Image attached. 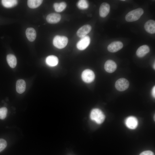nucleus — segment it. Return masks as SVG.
Segmentation results:
<instances>
[{"label":"nucleus","mask_w":155,"mask_h":155,"mask_svg":"<svg viewBox=\"0 0 155 155\" xmlns=\"http://www.w3.org/2000/svg\"><path fill=\"white\" fill-rule=\"evenodd\" d=\"M42 1V0H28L27 1V4L30 8H35L39 7Z\"/></svg>","instance_id":"20"},{"label":"nucleus","mask_w":155,"mask_h":155,"mask_svg":"<svg viewBox=\"0 0 155 155\" xmlns=\"http://www.w3.org/2000/svg\"><path fill=\"white\" fill-rule=\"evenodd\" d=\"M90 41V39L89 36H86L82 38L77 42L76 45L77 47L79 50H84L88 46Z\"/></svg>","instance_id":"6"},{"label":"nucleus","mask_w":155,"mask_h":155,"mask_svg":"<svg viewBox=\"0 0 155 155\" xmlns=\"http://www.w3.org/2000/svg\"><path fill=\"white\" fill-rule=\"evenodd\" d=\"M144 12L143 9L141 8L132 10L126 15V20L128 22H132L138 20Z\"/></svg>","instance_id":"2"},{"label":"nucleus","mask_w":155,"mask_h":155,"mask_svg":"<svg viewBox=\"0 0 155 155\" xmlns=\"http://www.w3.org/2000/svg\"><path fill=\"white\" fill-rule=\"evenodd\" d=\"M110 5L106 3H103L100 5L99 10L100 16L102 18L106 17L109 12Z\"/></svg>","instance_id":"10"},{"label":"nucleus","mask_w":155,"mask_h":155,"mask_svg":"<svg viewBox=\"0 0 155 155\" xmlns=\"http://www.w3.org/2000/svg\"><path fill=\"white\" fill-rule=\"evenodd\" d=\"M1 2L5 7L11 8L16 5L18 3V1L16 0H2Z\"/></svg>","instance_id":"21"},{"label":"nucleus","mask_w":155,"mask_h":155,"mask_svg":"<svg viewBox=\"0 0 155 155\" xmlns=\"http://www.w3.org/2000/svg\"><path fill=\"white\" fill-rule=\"evenodd\" d=\"M26 36L28 40L30 42H33L35 39L36 37V32L35 29L32 28H27L26 31Z\"/></svg>","instance_id":"16"},{"label":"nucleus","mask_w":155,"mask_h":155,"mask_svg":"<svg viewBox=\"0 0 155 155\" xmlns=\"http://www.w3.org/2000/svg\"><path fill=\"white\" fill-rule=\"evenodd\" d=\"M58 58L54 55L49 56L46 59V63L50 66H54L58 64Z\"/></svg>","instance_id":"17"},{"label":"nucleus","mask_w":155,"mask_h":155,"mask_svg":"<svg viewBox=\"0 0 155 155\" xmlns=\"http://www.w3.org/2000/svg\"><path fill=\"white\" fill-rule=\"evenodd\" d=\"M123 46V44L121 42L115 41L110 44L108 46L107 49L109 52L114 53L121 49Z\"/></svg>","instance_id":"8"},{"label":"nucleus","mask_w":155,"mask_h":155,"mask_svg":"<svg viewBox=\"0 0 155 155\" xmlns=\"http://www.w3.org/2000/svg\"><path fill=\"white\" fill-rule=\"evenodd\" d=\"M92 29L91 26L89 25H84L80 28L77 32V36L82 38L86 36Z\"/></svg>","instance_id":"9"},{"label":"nucleus","mask_w":155,"mask_h":155,"mask_svg":"<svg viewBox=\"0 0 155 155\" xmlns=\"http://www.w3.org/2000/svg\"><path fill=\"white\" fill-rule=\"evenodd\" d=\"M145 30L148 33L153 34L155 33V22L153 20H149L144 24Z\"/></svg>","instance_id":"13"},{"label":"nucleus","mask_w":155,"mask_h":155,"mask_svg":"<svg viewBox=\"0 0 155 155\" xmlns=\"http://www.w3.org/2000/svg\"><path fill=\"white\" fill-rule=\"evenodd\" d=\"M90 117L92 121L98 124L102 123L104 121L105 116L103 112L100 109H93L90 113Z\"/></svg>","instance_id":"1"},{"label":"nucleus","mask_w":155,"mask_h":155,"mask_svg":"<svg viewBox=\"0 0 155 155\" xmlns=\"http://www.w3.org/2000/svg\"><path fill=\"white\" fill-rule=\"evenodd\" d=\"M153 67H154V68L155 69V63H154V65H153Z\"/></svg>","instance_id":"27"},{"label":"nucleus","mask_w":155,"mask_h":155,"mask_svg":"<svg viewBox=\"0 0 155 155\" xmlns=\"http://www.w3.org/2000/svg\"><path fill=\"white\" fill-rule=\"evenodd\" d=\"M61 18V16L60 14L56 13H52L47 15L46 20L49 23L55 24L58 22Z\"/></svg>","instance_id":"12"},{"label":"nucleus","mask_w":155,"mask_h":155,"mask_svg":"<svg viewBox=\"0 0 155 155\" xmlns=\"http://www.w3.org/2000/svg\"><path fill=\"white\" fill-rule=\"evenodd\" d=\"M7 146L6 141L3 139L0 138V152L4 150Z\"/></svg>","instance_id":"24"},{"label":"nucleus","mask_w":155,"mask_h":155,"mask_svg":"<svg viewBox=\"0 0 155 155\" xmlns=\"http://www.w3.org/2000/svg\"><path fill=\"white\" fill-rule=\"evenodd\" d=\"M66 4L64 2H62L60 3H55L53 5L55 10L58 12L63 11L66 8Z\"/></svg>","instance_id":"19"},{"label":"nucleus","mask_w":155,"mask_h":155,"mask_svg":"<svg viewBox=\"0 0 155 155\" xmlns=\"http://www.w3.org/2000/svg\"><path fill=\"white\" fill-rule=\"evenodd\" d=\"M125 123L126 126L131 129H134L137 126L138 121L137 119L133 116L128 117L126 119Z\"/></svg>","instance_id":"7"},{"label":"nucleus","mask_w":155,"mask_h":155,"mask_svg":"<svg viewBox=\"0 0 155 155\" xmlns=\"http://www.w3.org/2000/svg\"><path fill=\"white\" fill-rule=\"evenodd\" d=\"M7 109L6 107H2L0 108V119H3L6 117Z\"/></svg>","instance_id":"23"},{"label":"nucleus","mask_w":155,"mask_h":155,"mask_svg":"<svg viewBox=\"0 0 155 155\" xmlns=\"http://www.w3.org/2000/svg\"><path fill=\"white\" fill-rule=\"evenodd\" d=\"M129 83L124 78H121L118 80L115 83V87L118 90L122 91L125 90L129 87Z\"/></svg>","instance_id":"5"},{"label":"nucleus","mask_w":155,"mask_h":155,"mask_svg":"<svg viewBox=\"0 0 155 155\" xmlns=\"http://www.w3.org/2000/svg\"><path fill=\"white\" fill-rule=\"evenodd\" d=\"M77 6L80 9H85L88 7L89 4L87 1L80 0L77 3Z\"/></svg>","instance_id":"22"},{"label":"nucleus","mask_w":155,"mask_h":155,"mask_svg":"<svg viewBox=\"0 0 155 155\" xmlns=\"http://www.w3.org/2000/svg\"><path fill=\"white\" fill-rule=\"evenodd\" d=\"M82 78L84 82L90 83L94 81L95 78V74L92 70L90 69H86L82 72Z\"/></svg>","instance_id":"4"},{"label":"nucleus","mask_w":155,"mask_h":155,"mask_svg":"<svg viewBox=\"0 0 155 155\" xmlns=\"http://www.w3.org/2000/svg\"><path fill=\"white\" fill-rule=\"evenodd\" d=\"M104 67L106 71L109 73H112L115 71L117 69V65L114 61L109 60L105 62Z\"/></svg>","instance_id":"11"},{"label":"nucleus","mask_w":155,"mask_h":155,"mask_svg":"<svg viewBox=\"0 0 155 155\" xmlns=\"http://www.w3.org/2000/svg\"><path fill=\"white\" fill-rule=\"evenodd\" d=\"M152 94L154 98L155 97V87L154 86V87H153L152 89Z\"/></svg>","instance_id":"26"},{"label":"nucleus","mask_w":155,"mask_h":155,"mask_svg":"<svg viewBox=\"0 0 155 155\" xmlns=\"http://www.w3.org/2000/svg\"><path fill=\"white\" fill-rule=\"evenodd\" d=\"M68 42L67 38L64 36L57 35L54 38L53 44L56 48L62 49L65 47Z\"/></svg>","instance_id":"3"},{"label":"nucleus","mask_w":155,"mask_h":155,"mask_svg":"<svg viewBox=\"0 0 155 155\" xmlns=\"http://www.w3.org/2000/svg\"><path fill=\"white\" fill-rule=\"evenodd\" d=\"M26 84L22 79L18 80L16 82V88L17 92L20 94L24 92L26 89Z\"/></svg>","instance_id":"15"},{"label":"nucleus","mask_w":155,"mask_h":155,"mask_svg":"<svg viewBox=\"0 0 155 155\" xmlns=\"http://www.w3.org/2000/svg\"><path fill=\"white\" fill-rule=\"evenodd\" d=\"M139 155H154V153L151 151L147 150L143 151Z\"/></svg>","instance_id":"25"},{"label":"nucleus","mask_w":155,"mask_h":155,"mask_svg":"<svg viewBox=\"0 0 155 155\" xmlns=\"http://www.w3.org/2000/svg\"><path fill=\"white\" fill-rule=\"evenodd\" d=\"M150 51L149 47L146 45L140 46L136 52L137 55L139 57H142L144 56Z\"/></svg>","instance_id":"14"},{"label":"nucleus","mask_w":155,"mask_h":155,"mask_svg":"<svg viewBox=\"0 0 155 155\" xmlns=\"http://www.w3.org/2000/svg\"><path fill=\"white\" fill-rule=\"evenodd\" d=\"M7 60L10 67L12 68L15 67L17 61L16 58L14 55L11 54L8 55L7 56Z\"/></svg>","instance_id":"18"}]
</instances>
